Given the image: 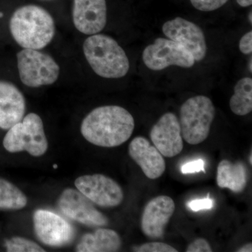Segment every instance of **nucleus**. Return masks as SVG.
I'll use <instances>...</instances> for the list:
<instances>
[{
  "mask_svg": "<svg viewBox=\"0 0 252 252\" xmlns=\"http://www.w3.org/2000/svg\"><path fill=\"white\" fill-rule=\"evenodd\" d=\"M134 128V118L127 109L107 105L94 109L84 118L81 132L90 143L112 148L127 142Z\"/></svg>",
  "mask_w": 252,
  "mask_h": 252,
  "instance_id": "f257e3e1",
  "label": "nucleus"
},
{
  "mask_svg": "<svg viewBox=\"0 0 252 252\" xmlns=\"http://www.w3.org/2000/svg\"><path fill=\"white\" fill-rule=\"evenodd\" d=\"M9 30L15 41L23 49L41 50L54 39L56 25L47 10L26 4L15 10L10 18Z\"/></svg>",
  "mask_w": 252,
  "mask_h": 252,
  "instance_id": "f03ea898",
  "label": "nucleus"
},
{
  "mask_svg": "<svg viewBox=\"0 0 252 252\" xmlns=\"http://www.w3.org/2000/svg\"><path fill=\"white\" fill-rule=\"evenodd\" d=\"M84 56L93 70L105 79H120L130 69L125 51L115 39L106 34L90 35L83 45Z\"/></svg>",
  "mask_w": 252,
  "mask_h": 252,
  "instance_id": "7ed1b4c3",
  "label": "nucleus"
},
{
  "mask_svg": "<svg viewBox=\"0 0 252 252\" xmlns=\"http://www.w3.org/2000/svg\"><path fill=\"white\" fill-rule=\"evenodd\" d=\"M215 114V105L207 96H194L187 99L180 112L182 138L192 145L203 142L210 135Z\"/></svg>",
  "mask_w": 252,
  "mask_h": 252,
  "instance_id": "20e7f679",
  "label": "nucleus"
},
{
  "mask_svg": "<svg viewBox=\"0 0 252 252\" xmlns=\"http://www.w3.org/2000/svg\"><path fill=\"white\" fill-rule=\"evenodd\" d=\"M3 145L11 153L26 151L33 157L44 155L48 149V141L41 117L35 113L28 114L10 127Z\"/></svg>",
  "mask_w": 252,
  "mask_h": 252,
  "instance_id": "39448f33",
  "label": "nucleus"
},
{
  "mask_svg": "<svg viewBox=\"0 0 252 252\" xmlns=\"http://www.w3.org/2000/svg\"><path fill=\"white\" fill-rule=\"evenodd\" d=\"M17 66L21 82L28 87L51 85L59 79V64L40 50H21L17 54Z\"/></svg>",
  "mask_w": 252,
  "mask_h": 252,
  "instance_id": "423d86ee",
  "label": "nucleus"
},
{
  "mask_svg": "<svg viewBox=\"0 0 252 252\" xmlns=\"http://www.w3.org/2000/svg\"><path fill=\"white\" fill-rule=\"evenodd\" d=\"M142 61L151 70L161 71L170 66L190 68L195 64L193 54L185 46L168 39L157 38L142 53Z\"/></svg>",
  "mask_w": 252,
  "mask_h": 252,
  "instance_id": "0eeeda50",
  "label": "nucleus"
},
{
  "mask_svg": "<svg viewBox=\"0 0 252 252\" xmlns=\"http://www.w3.org/2000/svg\"><path fill=\"white\" fill-rule=\"evenodd\" d=\"M74 184L81 193L98 206L117 207L124 200L122 187L107 176L100 174L81 176Z\"/></svg>",
  "mask_w": 252,
  "mask_h": 252,
  "instance_id": "6e6552de",
  "label": "nucleus"
},
{
  "mask_svg": "<svg viewBox=\"0 0 252 252\" xmlns=\"http://www.w3.org/2000/svg\"><path fill=\"white\" fill-rule=\"evenodd\" d=\"M58 205L63 215L82 224L92 227L108 224V219L79 190L65 189L60 196Z\"/></svg>",
  "mask_w": 252,
  "mask_h": 252,
  "instance_id": "1a4fd4ad",
  "label": "nucleus"
},
{
  "mask_svg": "<svg viewBox=\"0 0 252 252\" xmlns=\"http://www.w3.org/2000/svg\"><path fill=\"white\" fill-rule=\"evenodd\" d=\"M33 224L36 236L48 246H64L70 243L74 237V230L70 223L49 210H37L34 212Z\"/></svg>",
  "mask_w": 252,
  "mask_h": 252,
  "instance_id": "9d476101",
  "label": "nucleus"
},
{
  "mask_svg": "<svg viewBox=\"0 0 252 252\" xmlns=\"http://www.w3.org/2000/svg\"><path fill=\"white\" fill-rule=\"evenodd\" d=\"M162 32L168 39L180 43L193 54L195 61H201L207 54V44L203 30L198 25L177 17L164 23Z\"/></svg>",
  "mask_w": 252,
  "mask_h": 252,
  "instance_id": "9b49d317",
  "label": "nucleus"
},
{
  "mask_svg": "<svg viewBox=\"0 0 252 252\" xmlns=\"http://www.w3.org/2000/svg\"><path fill=\"white\" fill-rule=\"evenodd\" d=\"M150 137L164 157H175L183 149L180 121L173 113H165L159 119L151 130Z\"/></svg>",
  "mask_w": 252,
  "mask_h": 252,
  "instance_id": "f8f14e48",
  "label": "nucleus"
},
{
  "mask_svg": "<svg viewBox=\"0 0 252 252\" xmlns=\"http://www.w3.org/2000/svg\"><path fill=\"white\" fill-rule=\"evenodd\" d=\"M73 23L82 34L93 35L100 32L107 21L106 0H73Z\"/></svg>",
  "mask_w": 252,
  "mask_h": 252,
  "instance_id": "ddd939ff",
  "label": "nucleus"
},
{
  "mask_svg": "<svg viewBox=\"0 0 252 252\" xmlns=\"http://www.w3.org/2000/svg\"><path fill=\"white\" fill-rule=\"evenodd\" d=\"M175 210V203L170 197H156L144 207L141 220V228L146 236L160 239L165 234V228Z\"/></svg>",
  "mask_w": 252,
  "mask_h": 252,
  "instance_id": "4468645a",
  "label": "nucleus"
},
{
  "mask_svg": "<svg viewBox=\"0 0 252 252\" xmlns=\"http://www.w3.org/2000/svg\"><path fill=\"white\" fill-rule=\"evenodd\" d=\"M129 155L147 178L156 180L165 171V161L157 147L144 137H136L129 144Z\"/></svg>",
  "mask_w": 252,
  "mask_h": 252,
  "instance_id": "2eb2a0df",
  "label": "nucleus"
},
{
  "mask_svg": "<svg viewBox=\"0 0 252 252\" xmlns=\"http://www.w3.org/2000/svg\"><path fill=\"white\" fill-rule=\"evenodd\" d=\"M26 99L14 84L0 81V128L9 130L21 122L26 112Z\"/></svg>",
  "mask_w": 252,
  "mask_h": 252,
  "instance_id": "dca6fc26",
  "label": "nucleus"
},
{
  "mask_svg": "<svg viewBox=\"0 0 252 252\" xmlns=\"http://www.w3.org/2000/svg\"><path fill=\"white\" fill-rule=\"evenodd\" d=\"M122 246L120 236L114 230L98 228L93 233L81 238L76 251L79 252H113L119 251Z\"/></svg>",
  "mask_w": 252,
  "mask_h": 252,
  "instance_id": "f3484780",
  "label": "nucleus"
},
{
  "mask_svg": "<svg viewBox=\"0 0 252 252\" xmlns=\"http://www.w3.org/2000/svg\"><path fill=\"white\" fill-rule=\"evenodd\" d=\"M248 180V170L243 162L233 163L230 160H223L219 163L217 182L220 188H227L240 193L245 190Z\"/></svg>",
  "mask_w": 252,
  "mask_h": 252,
  "instance_id": "a211bd4d",
  "label": "nucleus"
},
{
  "mask_svg": "<svg viewBox=\"0 0 252 252\" xmlns=\"http://www.w3.org/2000/svg\"><path fill=\"white\" fill-rule=\"evenodd\" d=\"M230 108L238 116H245L252 111V79L242 78L236 83L234 94L230 99Z\"/></svg>",
  "mask_w": 252,
  "mask_h": 252,
  "instance_id": "6ab92c4d",
  "label": "nucleus"
},
{
  "mask_svg": "<svg viewBox=\"0 0 252 252\" xmlns=\"http://www.w3.org/2000/svg\"><path fill=\"white\" fill-rule=\"evenodd\" d=\"M27 203V197L17 187L0 179V210H21Z\"/></svg>",
  "mask_w": 252,
  "mask_h": 252,
  "instance_id": "aec40b11",
  "label": "nucleus"
},
{
  "mask_svg": "<svg viewBox=\"0 0 252 252\" xmlns=\"http://www.w3.org/2000/svg\"><path fill=\"white\" fill-rule=\"evenodd\" d=\"M6 250L9 252H44L45 250L37 244L21 237L6 240L5 243Z\"/></svg>",
  "mask_w": 252,
  "mask_h": 252,
  "instance_id": "412c9836",
  "label": "nucleus"
},
{
  "mask_svg": "<svg viewBox=\"0 0 252 252\" xmlns=\"http://www.w3.org/2000/svg\"><path fill=\"white\" fill-rule=\"evenodd\" d=\"M192 6L198 11L209 12L220 9L228 0H190Z\"/></svg>",
  "mask_w": 252,
  "mask_h": 252,
  "instance_id": "4be33fe9",
  "label": "nucleus"
},
{
  "mask_svg": "<svg viewBox=\"0 0 252 252\" xmlns=\"http://www.w3.org/2000/svg\"><path fill=\"white\" fill-rule=\"evenodd\" d=\"M138 252H177L176 249L167 244L162 243H149L137 248Z\"/></svg>",
  "mask_w": 252,
  "mask_h": 252,
  "instance_id": "5701e85b",
  "label": "nucleus"
},
{
  "mask_svg": "<svg viewBox=\"0 0 252 252\" xmlns=\"http://www.w3.org/2000/svg\"><path fill=\"white\" fill-rule=\"evenodd\" d=\"M213 200L209 197V195L207 198L190 200L187 203V207L194 212L203 210H210L213 207Z\"/></svg>",
  "mask_w": 252,
  "mask_h": 252,
  "instance_id": "b1692460",
  "label": "nucleus"
},
{
  "mask_svg": "<svg viewBox=\"0 0 252 252\" xmlns=\"http://www.w3.org/2000/svg\"><path fill=\"white\" fill-rule=\"evenodd\" d=\"M181 172L184 175L195 172H205V161L203 159H197L193 161L187 162L181 167Z\"/></svg>",
  "mask_w": 252,
  "mask_h": 252,
  "instance_id": "393cba45",
  "label": "nucleus"
},
{
  "mask_svg": "<svg viewBox=\"0 0 252 252\" xmlns=\"http://www.w3.org/2000/svg\"><path fill=\"white\" fill-rule=\"evenodd\" d=\"M187 252H212L210 244L205 239L198 238L194 240L187 248Z\"/></svg>",
  "mask_w": 252,
  "mask_h": 252,
  "instance_id": "a878e982",
  "label": "nucleus"
},
{
  "mask_svg": "<svg viewBox=\"0 0 252 252\" xmlns=\"http://www.w3.org/2000/svg\"><path fill=\"white\" fill-rule=\"evenodd\" d=\"M239 49L245 55L252 54V31L244 34L239 42Z\"/></svg>",
  "mask_w": 252,
  "mask_h": 252,
  "instance_id": "bb28decb",
  "label": "nucleus"
},
{
  "mask_svg": "<svg viewBox=\"0 0 252 252\" xmlns=\"http://www.w3.org/2000/svg\"><path fill=\"white\" fill-rule=\"evenodd\" d=\"M236 1L242 7H248L252 4V0H236Z\"/></svg>",
  "mask_w": 252,
  "mask_h": 252,
  "instance_id": "cd10ccee",
  "label": "nucleus"
},
{
  "mask_svg": "<svg viewBox=\"0 0 252 252\" xmlns=\"http://www.w3.org/2000/svg\"><path fill=\"white\" fill-rule=\"evenodd\" d=\"M238 252H252V243L246 244L244 245L241 248L237 250Z\"/></svg>",
  "mask_w": 252,
  "mask_h": 252,
  "instance_id": "c85d7f7f",
  "label": "nucleus"
},
{
  "mask_svg": "<svg viewBox=\"0 0 252 252\" xmlns=\"http://www.w3.org/2000/svg\"><path fill=\"white\" fill-rule=\"evenodd\" d=\"M252 57L250 58V62H249V70L250 71V72H252Z\"/></svg>",
  "mask_w": 252,
  "mask_h": 252,
  "instance_id": "c756f323",
  "label": "nucleus"
},
{
  "mask_svg": "<svg viewBox=\"0 0 252 252\" xmlns=\"http://www.w3.org/2000/svg\"><path fill=\"white\" fill-rule=\"evenodd\" d=\"M249 21H250V24L252 25V11H250V14H249Z\"/></svg>",
  "mask_w": 252,
  "mask_h": 252,
  "instance_id": "7c9ffc66",
  "label": "nucleus"
},
{
  "mask_svg": "<svg viewBox=\"0 0 252 252\" xmlns=\"http://www.w3.org/2000/svg\"><path fill=\"white\" fill-rule=\"evenodd\" d=\"M250 160V164H251V165H252V154H250V160Z\"/></svg>",
  "mask_w": 252,
  "mask_h": 252,
  "instance_id": "2f4dec72",
  "label": "nucleus"
},
{
  "mask_svg": "<svg viewBox=\"0 0 252 252\" xmlns=\"http://www.w3.org/2000/svg\"><path fill=\"white\" fill-rule=\"evenodd\" d=\"M41 1H53V0H41Z\"/></svg>",
  "mask_w": 252,
  "mask_h": 252,
  "instance_id": "473e14b6",
  "label": "nucleus"
},
{
  "mask_svg": "<svg viewBox=\"0 0 252 252\" xmlns=\"http://www.w3.org/2000/svg\"><path fill=\"white\" fill-rule=\"evenodd\" d=\"M54 167L55 168H56V167H57V166H56V165H54Z\"/></svg>",
  "mask_w": 252,
  "mask_h": 252,
  "instance_id": "72a5a7b5",
  "label": "nucleus"
}]
</instances>
